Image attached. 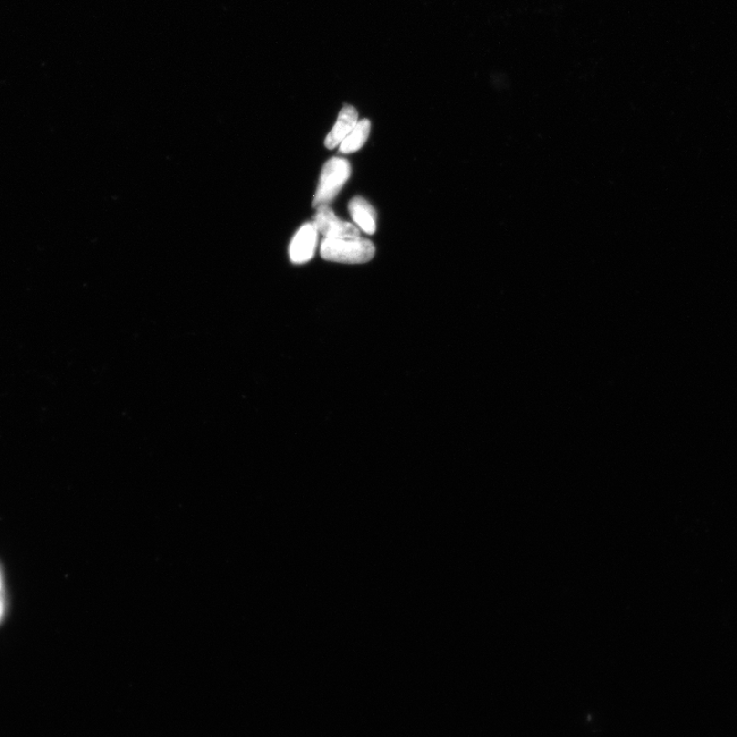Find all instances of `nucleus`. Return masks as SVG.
I'll list each match as a JSON object with an SVG mask.
<instances>
[{"label":"nucleus","instance_id":"1","mask_svg":"<svg viewBox=\"0 0 737 737\" xmlns=\"http://www.w3.org/2000/svg\"><path fill=\"white\" fill-rule=\"evenodd\" d=\"M375 256V246L370 240L324 239L321 245V257L341 264H365Z\"/></svg>","mask_w":737,"mask_h":737},{"label":"nucleus","instance_id":"2","mask_svg":"<svg viewBox=\"0 0 737 737\" xmlns=\"http://www.w3.org/2000/svg\"><path fill=\"white\" fill-rule=\"evenodd\" d=\"M351 173L349 161L338 157L330 159L321 171L313 207L329 205L350 179Z\"/></svg>","mask_w":737,"mask_h":737},{"label":"nucleus","instance_id":"3","mask_svg":"<svg viewBox=\"0 0 737 737\" xmlns=\"http://www.w3.org/2000/svg\"><path fill=\"white\" fill-rule=\"evenodd\" d=\"M313 225L326 239H353L361 235L357 226L339 219L328 205L318 207Z\"/></svg>","mask_w":737,"mask_h":737},{"label":"nucleus","instance_id":"4","mask_svg":"<svg viewBox=\"0 0 737 737\" xmlns=\"http://www.w3.org/2000/svg\"><path fill=\"white\" fill-rule=\"evenodd\" d=\"M318 242V231L313 223L303 225L290 244V258L293 264L301 265L310 261L313 256Z\"/></svg>","mask_w":737,"mask_h":737},{"label":"nucleus","instance_id":"5","mask_svg":"<svg viewBox=\"0 0 737 737\" xmlns=\"http://www.w3.org/2000/svg\"><path fill=\"white\" fill-rule=\"evenodd\" d=\"M358 111L354 107L345 105L339 113L337 121L327 135L325 146L328 149H334L341 146V143L347 138L358 124Z\"/></svg>","mask_w":737,"mask_h":737},{"label":"nucleus","instance_id":"6","mask_svg":"<svg viewBox=\"0 0 737 737\" xmlns=\"http://www.w3.org/2000/svg\"><path fill=\"white\" fill-rule=\"evenodd\" d=\"M349 211L353 222L361 230L369 235L376 232L377 215L369 202L362 197H355L350 202Z\"/></svg>","mask_w":737,"mask_h":737},{"label":"nucleus","instance_id":"7","mask_svg":"<svg viewBox=\"0 0 737 737\" xmlns=\"http://www.w3.org/2000/svg\"><path fill=\"white\" fill-rule=\"evenodd\" d=\"M371 130V122L368 120H363L355 125L353 131L347 135V138L341 143L339 152L342 154H351L359 151L365 145Z\"/></svg>","mask_w":737,"mask_h":737},{"label":"nucleus","instance_id":"8","mask_svg":"<svg viewBox=\"0 0 737 737\" xmlns=\"http://www.w3.org/2000/svg\"><path fill=\"white\" fill-rule=\"evenodd\" d=\"M2 578H0V618H2L4 613V604L2 599Z\"/></svg>","mask_w":737,"mask_h":737}]
</instances>
